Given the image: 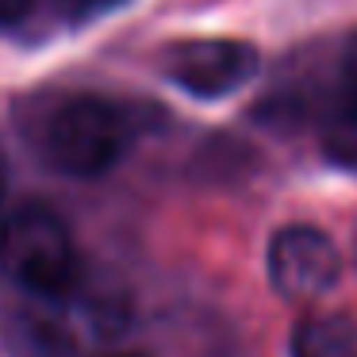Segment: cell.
<instances>
[{
  "instance_id": "cell-9",
  "label": "cell",
  "mask_w": 357,
  "mask_h": 357,
  "mask_svg": "<svg viewBox=\"0 0 357 357\" xmlns=\"http://www.w3.org/2000/svg\"><path fill=\"white\" fill-rule=\"evenodd\" d=\"M31 4H35V0H0V27L24 20L27 12H31Z\"/></svg>"
},
{
  "instance_id": "cell-7",
  "label": "cell",
  "mask_w": 357,
  "mask_h": 357,
  "mask_svg": "<svg viewBox=\"0 0 357 357\" xmlns=\"http://www.w3.org/2000/svg\"><path fill=\"white\" fill-rule=\"evenodd\" d=\"M342 96H357V35L346 43L342 54Z\"/></svg>"
},
{
  "instance_id": "cell-3",
  "label": "cell",
  "mask_w": 357,
  "mask_h": 357,
  "mask_svg": "<svg viewBox=\"0 0 357 357\" xmlns=\"http://www.w3.org/2000/svg\"><path fill=\"white\" fill-rule=\"evenodd\" d=\"M265 265H269V284L292 303H311L319 296H326L338 284L342 273V257L331 234L307 223L280 227L269 238Z\"/></svg>"
},
{
  "instance_id": "cell-8",
  "label": "cell",
  "mask_w": 357,
  "mask_h": 357,
  "mask_svg": "<svg viewBox=\"0 0 357 357\" xmlns=\"http://www.w3.org/2000/svg\"><path fill=\"white\" fill-rule=\"evenodd\" d=\"M70 12H77V16H96V12H108V8H119L123 0H62Z\"/></svg>"
},
{
  "instance_id": "cell-4",
  "label": "cell",
  "mask_w": 357,
  "mask_h": 357,
  "mask_svg": "<svg viewBox=\"0 0 357 357\" xmlns=\"http://www.w3.org/2000/svg\"><path fill=\"white\" fill-rule=\"evenodd\" d=\"M257 66H261L257 50L238 39H188L165 50L169 81L200 100H219V96L238 93L246 81H254Z\"/></svg>"
},
{
  "instance_id": "cell-5",
  "label": "cell",
  "mask_w": 357,
  "mask_h": 357,
  "mask_svg": "<svg viewBox=\"0 0 357 357\" xmlns=\"http://www.w3.org/2000/svg\"><path fill=\"white\" fill-rule=\"evenodd\" d=\"M292 357H357V323L346 311L303 315L288 342Z\"/></svg>"
},
{
  "instance_id": "cell-10",
  "label": "cell",
  "mask_w": 357,
  "mask_h": 357,
  "mask_svg": "<svg viewBox=\"0 0 357 357\" xmlns=\"http://www.w3.org/2000/svg\"><path fill=\"white\" fill-rule=\"evenodd\" d=\"M0 204H4V165H0Z\"/></svg>"
},
{
  "instance_id": "cell-11",
  "label": "cell",
  "mask_w": 357,
  "mask_h": 357,
  "mask_svg": "<svg viewBox=\"0 0 357 357\" xmlns=\"http://www.w3.org/2000/svg\"><path fill=\"white\" fill-rule=\"evenodd\" d=\"M119 357H131V354H119Z\"/></svg>"
},
{
  "instance_id": "cell-6",
  "label": "cell",
  "mask_w": 357,
  "mask_h": 357,
  "mask_svg": "<svg viewBox=\"0 0 357 357\" xmlns=\"http://www.w3.org/2000/svg\"><path fill=\"white\" fill-rule=\"evenodd\" d=\"M326 154L357 165V96H342L326 123Z\"/></svg>"
},
{
  "instance_id": "cell-1",
  "label": "cell",
  "mask_w": 357,
  "mask_h": 357,
  "mask_svg": "<svg viewBox=\"0 0 357 357\" xmlns=\"http://www.w3.org/2000/svg\"><path fill=\"white\" fill-rule=\"evenodd\" d=\"M139 139V119L108 96H62L39 119V150L66 177H100Z\"/></svg>"
},
{
  "instance_id": "cell-2",
  "label": "cell",
  "mask_w": 357,
  "mask_h": 357,
  "mask_svg": "<svg viewBox=\"0 0 357 357\" xmlns=\"http://www.w3.org/2000/svg\"><path fill=\"white\" fill-rule=\"evenodd\" d=\"M0 265L35 296H66L77 280V246L47 204H20L0 223Z\"/></svg>"
}]
</instances>
